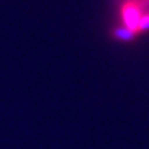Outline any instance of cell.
<instances>
[{
    "label": "cell",
    "mask_w": 149,
    "mask_h": 149,
    "mask_svg": "<svg viewBox=\"0 0 149 149\" xmlns=\"http://www.w3.org/2000/svg\"><path fill=\"white\" fill-rule=\"evenodd\" d=\"M149 30V0H118L114 37L129 41Z\"/></svg>",
    "instance_id": "obj_1"
}]
</instances>
